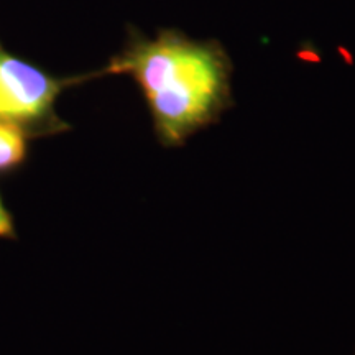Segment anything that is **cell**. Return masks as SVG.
I'll return each instance as SVG.
<instances>
[{
  "instance_id": "1",
  "label": "cell",
  "mask_w": 355,
  "mask_h": 355,
  "mask_svg": "<svg viewBox=\"0 0 355 355\" xmlns=\"http://www.w3.org/2000/svg\"><path fill=\"white\" fill-rule=\"evenodd\" d=\"M232 71L217 40H194L176 28L148 38L128 28L125 46L99 73L130 76L144 94L158 141L178 148L232 107Z\"/></svg>"
},
{
  "instance_id": "2",
  "label": "cell",
  "mask_w": 355,
  "mask_h": 355,
  "mask_svg": "<svg viewBox=\"0 0 355 355\" xmlns=\"http://www.w3.org/2000/svg\"><path fill=\"white\" fill-rule=\"evenodd\" d=\"M94 78H101L99 71L81 76H53L12 55L0 43V119L20 125L30 139L68 132L71 125L58 115L56 102L64 89Z\"/></svg>"
},
{
  "instance_id": "3",
  "label": "cell",
  "mask_w": 355,
  "mask_h": 355,
  "mask_svg": "<svg viewBox=\"0 0 355 355\" xmlns=\"http://www.w3.org/2000/svg\"><path fill=\"white\" fill-rule=\"evenodd\" d=\"M30 135L17 123L0 119V176L17 173L28 159Z\"/></svg>"
},
{
  "instance_id": "4",
  "label": "cell",
  "mask_w": 355,
  "mask_h": 355,
  "mask_svg": "<svg viewBox=\"0 0 355 355\" xmlns=\"http://www.w3.org/2000/svg\"><path fill=\"white\" fill-rule=\"evenodd\" d=\"M0 239H6V241H15L17 232H15V222L10 211L7 209L6 202H3L2 194H0Z\"/></svg>"
}]
</instances>
